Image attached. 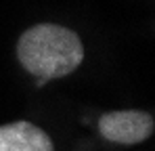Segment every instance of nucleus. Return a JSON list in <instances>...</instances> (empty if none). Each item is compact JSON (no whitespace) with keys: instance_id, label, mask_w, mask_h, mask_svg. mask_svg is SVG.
<instances>
[{"instance_id":"nucleus-1","label":"nucleus","mask_w":155,"mask_h":151,"mask_svg":"<svg viewBox=\"0 0 155 151\" xmlns=\"http://www.w3.org/2000/svg\"><path fill=\"white\" fill-rule=\"evenodd\" d=\"M17 59L40 82L69 76L84 59V44L74 29L57 23H38L17 42Z\"/></svg>"},{"instance_id":"nucleus-2","label":"nucleus","mask_w":155,"mask_h":151,"mask_svg":"<svg viewBox=\"0 0 155 151\" xmlns=\"http://www.w3.org/2000/svg\"><path fill=\"white\" fill-rule=\"evenodd\" d=\"M99 132L109 143L117 145H136L147 141L155 130L153 118L147 111H109L99 118Z\"/></svg>"},{"instance_id":"nucleus-3","label":"nucleus","mask_w":155,"mask_h":151,"mask_svg":"<svg viewBox=\"0 0 155 151\" xmlns=\"http://www.w3.org/2000/svg\"><path fill=\"white\" fill-rule=\"evenodd\" d=\"M0 151H54L51 136L31 122L0 126Z\"/></svg>"}]
</instances>
